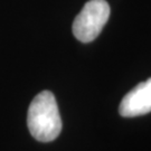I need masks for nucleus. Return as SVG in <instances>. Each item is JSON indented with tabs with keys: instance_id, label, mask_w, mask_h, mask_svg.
<instances>
[{
	"instance_id": "f257e3e1",
	"label": "nucleus",
	"mask_w": 151,
	"mask_h": 151,
	"mask_svg": "<svg viewBox=\"0 0 151 151\" xmlns=\"http://www.w3.org/2000/svg\"><path fill=\"white\" fill-rule=\"evenodd\" d=\"M27 124L32 135L40 142H50L60 135L62 119L52 92L43 91L34 97L28 109Z\"/></svg>"
},
{
	"instance_id": "f03ea898",
	"label": "nucleus",
	"mask_w": 151,
	"mask_h": 151,
	"mask_svg": "<svg viewBox=\"0 0 151 151\" xmlns=\"http://www.w3.org/2000/svg\"><path fill=\"white\" fill-rule=\"evenodd\" d=\"M110 12V6L105 0H90L74 19V36L82 43L93 42L108 22Z\"/></svg>"
},
{
	"instance_id": "7ed1b4c3",
	"label": "nucleus",
	"mask_w": 151,
	"mask_h": 151,
	"mask_svg": "<svg viewBox=\"0 0 151 151\" xmlns=\"http://www.w3.org/2000/svg\"><path fill=\"white\" fill-rule=\"evenodd\" d=\"M151 112V77L141 82L125 94L119 105V113L124 118H133Z\"/></svg>"
}]
</instances>
